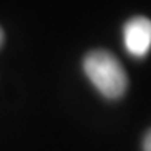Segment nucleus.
Instances as JSON below:
<instances>
[{
	"instance_id": "obj_1",
	"label": "nucleus",
	"mask_w": 151,
	"mask_h": 151,
	"mask_svg": "<svg viewBox=\"0 0 151 151\" xmlns=\"http://www.w3.org/2000/svg\"><path fill=\"white\" fill-rule=\"evenodd\" d=\"M83 70L91 83L108 99H117L125 93L128 79L125 70L113 52L96 50L86 54Z\"/></svg>"
},
{
	"instance_id": "obj_2",
	"label": "nucleus",
	"mask_w": 151,
	"mask_h": 151,
	"mask_svg": "<svg viewBox=\"0 0 151 151\" xmlns=\"http://www.w3.org/2000/svg\"><path fill=\"white\" fill-rule=\"evenodd\" d=\"M123 40L129 54L143 57L151 46V20L147 17H133L123 26Z\"/></svg>"
},
{
	"instance_id": "obj_3",
	"label": "nucleus",
	"mask_w": 151,
	"mask_h": 151,
	"mask_svg": "<svg viewBox=\"0 0 151 151\" xmlns=\"http://www.w3.org/2000/svg\"><path fill=\"white\" fill-rule=\"evenodd\" d=\"M143 151H151V129L143 137Z\"/></svg>"
},
{
	"instance_id": "obj_4",
	"label": "nucleus",
	"mask_w": 151,
	"mask_h": 151,
	"mask_svg": "<svg viewBox=\"0 0 151 151\" xmlns=\"http://www.w3.org/2000/svg\"><path fill=\"white\" fill-rule=\"evenodd\" d=\"M3 43V31H2V28H0V45Z\"/></svg>"
}]
</instances>
